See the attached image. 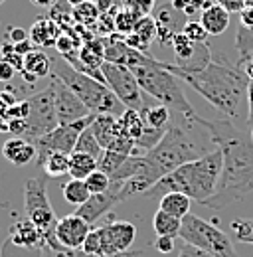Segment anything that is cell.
<instances>
[{"label":"cell","instance_id":"11","mask_svg":"<svg viewBox=\"0 0 253 257\" xmlns=\"http://www.w3.org/2000/svg\"><path fill=\"white\" fill-rule=\"evenodd\" d=\"M95 115L83 119V121H77V123H69V125H58L54 131H50L48 135L40 137L38 141H34L36 145V151H38V157L36 162L42 166V162L48 159V155L52 153H65V155H71L75 151V145H77V139L79 135L93 123Z\"/></svg>","mask_w":253,"mask_h":257},{"label":"cell","instance_id":"14","mask_svg":"<svg viewBox=\"0 0 253 257\" xmlns=\"http://www.w3.org/2000/svg\"><path fill=\"white\" fill-rule=\"evenodd\" d=\"M52 85H54V91H56V111H58L60 125L77 123V121H83L91 115H97V113H91L89 107L58 77L54 79Z\"/></svg>","mask_w":253,"mask_h":257},{"label":"cell","instance_id":"8","mask_svg":"<svg viewBox=\"0 0 253 257\" xmlns=\"http://www.w3.org/2000/svg\"><path fill=\"white\" fill-rule=\"evenodd\" d=\"M24 210L26 218L38 225L46 233V241H50L58 220L48 198V178H28L24 182Z\"/></svg>","mask_w":253,"mask_h":257},{"label":"cell","instance_id":"39","mask_svg":"<svg viewBox=\"0 0 253 257\" xmlns=\"http://www.w3.org/2000/svg\"><path fill=\"white\" fill-rule=\"evenodd\" d=\"M182 34L188 36L192 42H200V44H206V40L210 36V34L206 32V28L202 26V22H198V20H188L182 26Z\"/></svg>","mask_w":253,"mask_h":257},{"label":"cell","instance_id":"24","mask_svg":"<svg viewBox=\"0 0 253 257\" xmlns=\"http://www.w3.org/2000/svg\"><path fill=\"white\" fill-rule=\"evenodd\" d=\"M99 168V161L93 159L91 155L73 151L69 155V176L77 178V180H85L91 172H95Z\"/></svg>","mask_w":253,"mask_h":257},{"label":"cell","instance_id":"5","mask_svg":"<svg viewBox=\"0 0 253 257\" xmlns=\"http://www.w3.org/2000/svg\"><path fill=\"white\" fill-rule=\"evenodd\" d=\"M129 67L135 73L145 95L155 97L160 105L168 107L172 113H182L188 117L196 115L194 107L188 103L180 87V79L170 69L164 67V62H158L151 54L133 50Z\"/></svg>","mask_w":253,"mask_h":257},{"label":"cell","instance_id":"10","mask_svg":"<svg viewBox=\"0 0 253 257\" xmlns=\"http://www.w3.org/2000/svg\"><path fill=\"white\" fill-rule=\"evenodd\" d=\"M101 73H103V79L109 85V89L121 99V103L126 109L143 111L147 107L145 91L141 89V85H139V81H137V77H135V73L131 71L129 65L103 62Z\"/></svg>","mask_w":253,"mask_h":257},{"label":"cell","instance_id":"4","mask_svg":"<svg viewBox=\"0 0 253 257\" xmlns=\"http://www.w3.org/2000/svg\"><path fill=\"white\" fill-rule=\"evenodd\" d=\"M223 166V153L216 147L208 155L196 159L192 162L182 164L174 172L160 178L155 186H151L143 196L149 198H162L168 192H182L188 198L204 204L208 198H212L221 176Z\"/></svg>","mask_w":253,"mask_h":257},{"label":"cell","instance_id":"20","mask_svg":"<svg viewBox=\"0 0 253 257\" xmlns=\"http://www.w3.org/2000/svg\"><path fill=\"white\" fill-rule=\"evenodd\" d=\"M91 128H93L95 137H97V141H99V145H101L103 149H107V147L119 137V133L123 131V128H121V123H119V117L107 115V113L95 115L93 123H91Z\"/></svg>","mask_w":253,"mask_h":257},{"label":"cell","instance_id":"48","mask_svg":"<svg viewBox=\"0 0 253 257\" xmlns=\"http://www.w3.org/2000/svg\"><path fill=\"white\" fill-rule=\"evenodd\" d=\"M8 36H10V42H12V44H20V42H26V40L30 38V34L24 32L22 28H12Z\"/></svg>","mask_w":253,"mask_h":257},{"label":"cell","instance_id":"2","mask_svg":"<svg viewBox=\"0 0 253 257\" xmlns=\"http://www.w3.org/2000/svg\"><path fill=\"white\" fill-rule=\"evenodd\" d=\"M196 121L206 127L214 145L223 153V166L218 188L204 206L212 210H221L247 194L253 192V141L245 137L231 123V119H202L196 115Z\"/></svg>","mask_w":253,"mask_h":257},{"label":"cell","instance_id":"44","mask_svg":"<svg viewBox=\"0 0 253 257\" xmlns=\"http://www.w3.org/2000/svg\"><path fill=\"white\" fill-rule=\"evenodd\" d=\"M155 247H157V251L168 255V253H172L176 249V237H157Z\"/></svg>","mask_w":253,"mask_h":257},{"label":"cell","instance_id":"18","mask_svg":"<svg viewBox=\"0 0 253 257\" xmlns=\"http://www.w3.org/2000/svg\"><path fill=\"white\" fill-rule=\"evenodd\" d=\"M2 155L14 166H26L28 162H32L38 157V151H36V145L32 141L24 139V137H14V139H8L4 143Z\"/></svg>","mask_w":253,"mask_h":257},{"label":"cell","instance_id":"33","mask_svg":"<svg viewBox=\"0 0 253 257\" xmlns=\"http://www.w3.org/2000/svg\"><path fill=\"white\" fill-rule=\"evenodd\" d=\"M131 155L125 153H117V151H105L103 157L99 159V170H103L105 174H109V178L123 166V162L129 159Z\"/></svg>","mask_w":253,"mask_h":257},{"label":"cell","instance_id":"16","mask_svg":"<svg viewBox=\"0 0 253 257\" xmlns=\"http://www.w3.org/2000/svg\"><path fill=\"white\" fill-rule=\"evenodd\" d=\"M89 231H91V224L87 220H83L77 214H69L58 220V224L54 227V237L65 249H81Z\"/></svg>","mask_w":253,"mask_h":257},{"label":"cell","instance_id":"28","mask_svg":"<svg viewBox=\"0 0 253 257\" xmlns=\"http://www.w3.org/2000/svg\"><path fill=\"white\" fill-rule=\"evenodd\" d=\"M119 123H121V128L125 131V135H129L135 141V145H137V141L141 139L143 131L147 127L141 111H135V109H126L125 113L119 117Z\"/></svg>","mask_w":253,"mask_h":257},{"label":"cell","instance_id":"19","mask_svg":"<svg viewBox=\"0 0 253 257\" xmlns=\"http://www.w3.org/2000/svg\"><path fill=\"white\" fill-rule=\"evenodd\" d=\"M52 71V58L44 52V48H34L32 52H28L24 56V77L28 81H36L40 77H46L50 75Z\"/></svg>","mask_w":253,"mask_h":257},{"label":"cell","instance_id":"22","mask_svg":"<svg viewBox=\"0 0 253 257\" xmlns=\"http://www.w3.org/2000/svg\"><path fill=\"white\" fill-rule=\"evenodd\" d=\"M200 22H202V26L206 28V32L210 34V36H220L229 26V12L223 6H220L218 2L216 4L212 2L208 8L202 10Z\"/></svg>","mask_w":253,"mask_h":257},{"label":"cell","instance_id":"26","mask_svg":"<svg viewBox=\"0 0 253 257\" xmlns=\"http://www.w3.org/2000/svg\"><path fill=\"white\" fill-rule=\"evenodd\" d=\"M141 115H143V119H145V125H149V127L153 128H168L170 125V121H172V111L168 109V107H164V105H151V107H145L143 111H141Z\"/></svg>","mask_w":253,"mask_h":257},{"label":"cell","instance_id":"55","mask_svg":"<svg viewBox=\"0 0 253 257\" xmlns=\"http://www.w3.org/2000/svg\"><path fill=\"white\" fill-rule=\"evenodd\" d=\"M2 2H4V0H0V4H2Z\"/></svg>","mask_w":253,"mask_h":257},{"label":"cell","instance_id":"17","mask_svg":"<svg viewBox=\"0 0 253 257\" xmlns=\"http://www.w3.org/2000/svg\"><path fill=\"white\" fill-rule=\"evenodd\" d=\"M10 241L20 245V247L36 249V247L46 245V233L26 218V220H20L10 227Z\"/></svg>","mask_w":253,"mask_h":257},{"label":"cell","instance_id":"3","mask_svg":"<svg viewBox=\"0 0 253 257\" xmlns=\"http://www.w3.org/2000/svg\"><path fill=\"white\" fill-rule=\"evenodd\" d=\"M164 67L170 69L180 81L188 83L198 95L204 97L227 119H233L237 115L241 99L247 97L249 79L237 65H231L229 62L216 60V62H210L200 71H184L178 65L166 64V62H164Z\"/></svg>","mask_w":253,"mask_h":257},{"label":"cell","instance_id":"13","mask_svg":"<svg viewBox=\"0 0 253 257\" xmlns=\"http://www.w3.org/2000/svg\"><path fill=\"white\" fill-rule=\"evenodd\" d=\"M170 46L174 50L176 65L184 71H200L212 62V52H210L208 44L192 42L188 36H184L182 32H176L172 36Z\"/></svg>","mask_w":253,"mask_h":257},{"label":"cell","instance_id":"47","mask_svg":"<svg viewBox=\"0 0 253 257\" xmlns=\"http://www.w3.org/2000/svg\"><path fill=\"white\" fill-rule=\"evenodd\" d=\"M14 73H16V67L0 58V81H2V83H8V81L14 77Z\"/></svg>","mask_w":253,"mask_h":257},{"label":"cell","instance_id":"40","mask_svg":"<svg viewBox=\"0 0 253 257\" xmlns=\"http://www.w3.org/2000/svg\"><path fill=\"white\" fill-rule=\"evenodd\" d=\"M0 52H2V60H6L10 65H14L16 69H24V56L22 54H18L16 52V48H14V44L12 42H6V44H2L0 46Z\"/></svg>","mask_w":253,"mask_h":257},{"label":"cell","instance_id":"52","mask_svg":"<svg viewBox=\"0 0 253 257\" xmlns=\"http://www.w3.org/2000/svg\"><path fill=\"white\" fill-rule=\"evenodd\" d=\"M123 257H143V251H135V253H125Z\"/></svg>","mask_w":253,"mask_h":257},{"label":"cell","instance_id":"27","mask_svg":"<svg viewBox=\"0 0 253 257\" xmlns=\"http://www.w3.org/2000/svg\"><path fill=\"white\" fill-rule=\"evenodd\" d=\"M62 192L65 202L71 204V206H77V208L83 206L91 198V192H89L85 180H77V178H71L67 184H63Z\"/></svg>","mask_w":253,"mask_h":257},{"label":"cell","instance_id":"56","mask_svg":"<svg viewBox=\"0 0 253 257\" xmlns=\"http://www.w3.org/2000/svg\"><path fill=\"white\" fill-rule=\"evenodd\" d=\"M202 2H206V0H202Z\"/></svg>","mask_w":253,"mask_h":257},{"label":"cell","instance_id":"34","mask_svg":"<svg viewBox=\"0 0 253 257\" xmlns=\"http://www.w3.org/2000/svg\"><path fill=\"white\" fill-rule=\"evenodd\" d=\"M85 184H87V188H89L91 194H103L111 188L113 180L109 178V174H105L103 170L97 168L95 172H91V174L85 178Z\"/></svg>","mask_w":253,"mask_h":257},{"label":"cell","instance_id":"41","mask_svg":"<svg viewBox=\"0 0 253 257\" xmlns=\"http://www.w3.org/2000/svg\"><path fill=\"white\" fill-rule=\"evenodd\" d=\"M81 251H85L87 255H97L103 257V249H101V237H99V229H91L89 235L85 237Z\"/></svg>","mask_w":253,"mask_h":257},{"label":"cell","instance_id":"50","mask_svg":"<svg viewBox=\"0 0 253 257\" xmlns=\"http://www.w3.org/2000/svg\"><path fill=\"white\" fill-rule=\"evenodd\" d=\"M190 2H192V0H170V6H172V10H180V12H184V10L190 6Z\"/></svg>","mask_w":253,"mask_h":257},{"label":"cell","instance_id":"7","mask_svg":"<svg viewBox=\"0 0 253 257\" xmlns=\"http://www.w3.org/2000/svg\"><path fill=\"white\" fill-rule=\"evenodd\" d=\"M180 237H182V241L196 245V247L212 253L214 257H237L229 235H225V231H221L220 227L202 220L196 214H188L186 218H182Z\"/></svg>","mask_w":253,"mask_h":257},{"label":"cell","instance_id":"51","mask_svg":"<svg viewBox=\"0 0 253 257\" xmlns=\"http://www.w3.org/2000/svg\"><path fill=\"white\" fill-rule=\"evenodd\" d=\"M34 6H40V8H52V6H56V2L58 0H30Z\"/></svg>","mask_w":253,"mask_h":257},{"label":"cell","instance_id":"43","mask_svg":"<svg viewBox=\"0 0 253 257\" xmlns=\"http://www.w3.org/2000/svg\"><path fill=\"white\" fill-rule=\"evenodd\" d=\"M178 257H214L212 253L196 247V245H190L186 241L180 243V249H178Z\"/></svg>","mask_w":253,"mask_h":257},{"label":"cell","instance_id":"12","mask_svg":"<svg viewBox=\"0 0 253 257\" xmlns=\"http://www.w3.org/2000/svg\"><path fill=\"white\" fill-rule=\"evenodd\" d=\"M97 229H99V237H101L103 257L125 255L137 237V225L125 222V220L103 224Z\"/></svg>","mask_w":253,"mask_h":257},{"label":"cell","instance_id":"49","mask_svg":"<svg viewBox=\"0 0 253 257\" xmlns=\"http://www.w3.org/2000/svg\"><path fill=\"white\" fill-rule=\"evenodd\" d=\"M247 103H249V113H247V121L253 125V79L249 81V87H247Z\"/></svg>","mask_w":253,"mask_h":257},{"label":"cell","instance_id":"36","mask_svg":"<svg viewBox=\"0 0 253 257\" xmlns=\"http://www.w3.org/2000/svg\"><path fill=\"white\" fill-rule=\"evenodd\" d=\"M235 46L239 56H247L253 54V26H237V34H235Z\"/></svg>","mask_w":253,"mask_h":257},{"label":"cell","instance_id":"35","mask_svg":"<svg viewBox=\"0 0 253 257\" xmlns=\"http://www.w3.org/2000/svg\"><path fill=\"white\" fill-rule=\"evenodd\" d=\"M229 227H231V233H233L235 241L253 245V218L251 220H233L229 224Z\"/></svg>","mask_w":253,"mask_h":257},{"label":"cell","instance_id":"46","mask_svg":"<svg viewBox=\"0 0 253 257\" xmlns=\"http://www.w3.org/2000/svg\"><path fill=\"white\" fill-rule=\"evenodd\" d=\"M237 67L245 73V77L251 81L253 79V54H247V56H241L239 58V64H237Z\"/></svg>","mask_w":253,"mask_h":257},{"label":"cell","instance_id":"38","mask_svg":"<svg viewBox=\"0 0 253 257\" xmlns=\"http://www.w3.org/2000/svg\"><path fill=\"white\" fill-rule=\"evenodd\" d=\"M164 128H153V127H145L143 131V135H141V139L137 141V147H141V149H147V151H151V149H155L158 143L162 141V137H164Z\"/></svg>","mask_w":253,"mask_h":257},{"label":"cell","instance_id":"29","mask_svg":"<svg viewBox=\"0 0 253 257\" xmlns=\"http://www.w3.org/2000/svg\"><path fill=\"white\" fill-rule=\"evenodd\" d=\"M133 34L141 40V44H143L145 52H149V46L153 44V40L158 38L157 20H155V18H151V16H141V18L137 20V24H135Z\"/></svg>","mask_w":253,"mask_h":257},{"label":"cell","instance_id":"9","mask_svg":"<svg viewBox=\"0 0 253 257\" xmlns=\"http://www.w3.org/2000/svg\"><path fill=\"white\" fill-rule=\"evenodd\" d=\"M26 101H28V115H26V137L24 139L34 143L60 125L58 111H56L54 85L46 87L44 91L32 95Z\"/></svg>","mask_w":253,"mask_h":257},{"label":"cell","instance_id":"25","mask_svg":"<svg viewBox=\"0 0 253 257\" xmlns=\"http://www.w3.org/2000/svg\"><path fill=\"white\" fill-rule=\"evenodd\" d=\"M153 227L157 231V237H180L182 220L172 214H166L162 210H157V214L153 218Z\"/></svg>","mask_w":253,"mask_h":257},{"label":"cell","instance_id":"21","mask_svg":"<svg viewBox=\"0 0 253 257\" xmlns=\"http://www.w3.org/2000/svg\"><path fill=\"white\" fill-rule=\"evenodd\" d=\"M30 40L40 48H52L58 42V36L62 34L58 22L54 18H38L30 28Z\"/></svg>","mask_w":253,"mask_h":257},{"label":"cell","instance_id":"42","mask_svg":"<svg viewBox=\"0 0 253 257\" xmlns=\"http://www.w3.org/2000/svg\"><path fill=\"white\" fill-rule=\"evenodd\" d=\"M121 2L139 16H149V12L155 4V0H121Z\"/></svg>","mask_w":253,"mask_h":257},{"label":"cell","instance_id":"1","mask_svg":"<svg viewBox=\"0 0 253 257\" xmlns=\"http://www.w3.org/2000/svg\"><path fill=\"white\" fill-rule=\"evenodd\" d=\"M210 145H214V141L206 127L196 121V115L188 117L182 113H172V121L162 141L155 149L147 151V155L143 157L141 176L123 182L125 200L137 194H145L160 178L174 172L182 164L208 155L210 151H214Z\"/></svg>","mask_w":253,"mask_h":257},{"label":"cell","instance_id":"31","mask_svg":"<svg viewBox=\"0 0 253 257\" xmlns=\"http://www.w3.org/2000/svg\"><path fill=\"white\" fill-rule=\"evenodd\" d=\"M71 16L77 24H83V26H93L95 22L101 18V10L99 6L91 2V0H85L77 6H71Z\"/></svg>","mask_w":253,"mask_h":257},{"label":"cell","instance_id":"45","mask_svg":"<svg viewBox=\"0 0 253 257\" xmlns=\"http://www.w3.org/2000/svg\"><path fill=\"white\" fill-rule=\"evenodd\" d=\"M220 6H223L229 14L231 12H241L245 6H247V0H216Z\"/></svg>","mask_w":253,"mask_h":257},{"label":"cell","instance_id":"32","mask_svg":"<svg viewBox=\"0 0 253 257\" xmlns=\"http://www.w3.org/2000/svg\"><path fill=\"white\" fill-rule=\"evenodd\" d=\"M75 151H79V153H85V155H91L93 159H101L103 157V153H105V149L99 145V141H97V137H95L93 128L91 125L85 128L81 135H79V139H77V145H75Z\"/></svg>","mask_w":253,"mask_h":257},{"label":"cell","instance_id":"15","mask_svg":"<svg viewBox=\"0 0 253 257\" xmlns=\"http://www.w3.org/2000/svg\"><path fill=\"white\" fill-rule=\"evenodd\" d=\"M125 202V196H123V182L119 180H113L111 188L103 194H91V198L77 208V216H81L83 220H87L89 224L97 222L101 216H105L107 212H111L117 204Z\"/></svg>","mask_w":253,"mask_h":257},{"label":"cell","instance_id":"37","mask_svg":"<svg viewBox=\"0 0 253 257\" xmlns=\"http://www.w3.org/2000/svg\"><path fill=\"white\" fill-rule=\"evenodd\" d=\"M139 18H141V16L135 14V12L129 10V8L117 12V14H115V30L119 34H131L135 30V24H137Z\"/></svg>","mask_w":253,"mask_h":257},{"label":"cell","instance_id":"30","mask_svg":"<svg viewBox=\"0 0 253 257\" xmlns=\"http://www.w3.org/2000/svg\"><path fill=\"white\" fill-rule=\"evenodd\" d=\"M42 168L50 178H62L65 174H69V155L52 153V155H48L46 161L42 162Z\"/></svg>","mask_w":253,"mask_h":257},{"label":"cell","instance_id":"54","mask_svg":"<svg viewBox=\"0 0 253 257\" xmlns=\"http://www.w3.org/2000/svg\"><path fill=\"white\" fill-rule=\"evenodd\" d=\"M251 141H253V127H251Z\"/></svg>","mask_w":253,"mask_h":257},{"label":"cell","instance_id":"6","mask_svg":"<svg viewBox=\"0 0 253 257\" xmlns=\"http://www.w3.org/2000/svg\"><path fill=\"white\" fill-rule=\"evenodd\" d=\"M52 73H54V77L63 81L75 95L79 97L89 107L91 113H97V115L107 113V115L121 117L126 111V107L121 103V99L109 89L107 83L95 79L87 73L77 71L62 56L52 58Z\"/></svg>","mask_w":253,"mask_h":257},{"label":"cell","instance_id":"53","mask_svg":"<svg viewBox=\"0 0 253 257\" xmlns=\"http://www.w3.org/2000/svg\"><path fill=\"white\" fill-rule=\"evenodd\" d=\"M247 6H253V0H247Z\"/></svg>","mask_w":253,"mask_h":257},{"label":"cell","instance_id":"23","mask_svg":"<svg viewBox=\"0 0 253 257\" xmlns=\"http://www.w3.org/2000/svg\"><path fill=\"white\" fill-rule=\"evenodd\" d=\"M190 208H192V198H188L186 194L182 192H168L160 198V206L158 210L166 212V214H172L176 218H186L190 214Z\"/></svg>","mask_w":253,"mask_h":257}]
</instances>
